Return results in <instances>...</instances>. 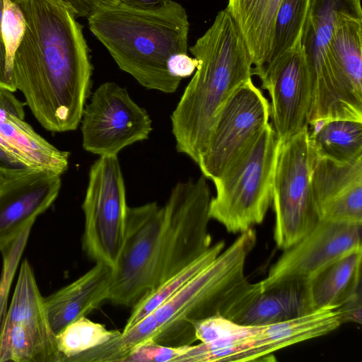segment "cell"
I'll return each mask as SVG.
<instances>
[{
	"mask_svg": "<svg viewBox=\"0 0 362 362\" xmlns=\"http://www.w3.org/2000/svg\"><path fill=\"white\" fill-rule=\"evenodd\" d=\"M32 226L25 228L13 243L1 252L3 267L0 277V334L7 313L11 286L26 245Z\"/></svg>",
	"mask_w": 362,
	"mask_h": 362,
	"instance_id": "cell-29",
	"label": "cell"
},
{
	"mask_svg": "<svg viewBox=\"0 0 362 362\" xmlns=\"http://www.w3.org/2000/svg\"><path fill=\"white\" fill-rule=\"evenodd\" d=\"M87 20L121 70L147 89L177 90L182 79L169 73L167 63L171 55L188 50L189 23L180 3L168 0L161 8L141 10L100 2Z\"/></svg>",
	"mask_w": 362,
	"mask_h": 362,
	"instance_id": "cell-5",
	"label": "cell"
},
{
	"mask_svg": "<svg viewBox=\"0 0 362 362\" xmlns=\"http://www.w3.org/2000/svg\"><path fill=\"white\" fill-rule=\"evenodd\" d=\"M168 0H124L123 4L141 10H153L164 6Z\"/></svg>",
	"mask_w": 362,
	"mask_h": 362,
	"instance_id": "cell-37",
	"label": "cell"
},
{
	"mask_svg": "<svg viewBox=\"0 0 362 362\" xmlns=\"http://www.w3.org/2000/svg\"><path fill=\"white\" fill-rule=\"evenodd\" d=\"M343 324L339 310H318L286 321L258 326L248 351L237 361H260L273 352L325 335Z\"/></svg>",
	"mask_w": 362,
	"mask_h": 362,
	"instance_id": "cell-19",
	"label": "cell"
},
{
	"mask_svg": "<svg viewBox=\"0 0 362 362\" xmlns=\"http://www.w3.org/2000/svg\"><path fill=\"white\" fill-rule=\"evenodd\" d=\"M309 144L318 156L349 163L362 156V121L332 119L311 126Z\"/></svg>",
	"mask_w": 362,
	"mask_h": 362,
	"instance_id": "cell-22",
	"label": "cell"
},
{
	"mask_svg": "<svg viewBox=\"0 0 362 362\" xmlns=\"http://www.w3.org/2000/svg\"><path fill=\"white\" fill-rule=\"evenodd\" d=\"M3 0H0V90L11 92L16 90L13 74L10 71L6 60V53L1 33Z\"/></svg>",
	"mask_w": 362,
	"mask_h": 362,
	"instance_id": "cell-34",
	"label": "cell"
},
{
	"mask_svg": "<svg viewBox=\"0 0 362 362\" xmlns=\"http://www.w3.org/2000/svg\"><path fill=\"white\" fill-rule=\"evenodd\" d=\"M270 103L252 79L240 86L221 108L198 164L212 181L252 142L269 123Z\"/></svg>",
	"mask_w": 362,
	"mask_h": 362,
	"instance_id": "cell-12",
	"label": "cell"
},
{
	"mask_svg": "<svg viewBox=\"0 0 362 362\" xmlns=\"http://www.w3.org/2000/svg\"><path fill=\"white\" fill-rule=\"evenodd\" d=\"M361 288L354 292L351 297L337 309L341 313L342 322H361L362 311Z\"/></svg>",
	"mask_w": 362,
	"mask_h": 362,
	"instance_id": "cell-33",
	"label": "cell"
},
{
	"mask_svg": "<svg viewBox=\"0 0 362 362\" xmlns=\"http://www.w3.org/2000/svg\"><path fill=\"white\" fill-rule=\"evenodd\" d=\"M313 153L310 180L320 219L362 223V156L338 163Z\"/></svg>",
	"mask_w": 362,
	"mask_h": 362,
	"instance_id": "cell-16",
	"label": "cell"
},
{
	"mask_svg": "<svg viewBox=\"0 0 362 362\" xmlns=\"http://www.w3.org/2000/svg\"><path fill=\"white\" fill-rule=\"evenodd\" d=\"M362 248L337 259L306 286L309 312L341 306L361 288Z\"/></svg>",
	"mask_w": 362,
	"mask_h": 362,
	"instance_id": "cell-20",
	"label": "cell"
},
{
	"mask_svg": "<svg viewBox=\"0 0 362 362\" xmlns=\"http://www.w3.org/2000/svg\"><path fill=\"white\" fill-rule=\"evenodd\" d=\"M362 223L320 219L295 244L284 250L259 281L262 291L306 287L322 270L348 252L362 248Z\"/></svg>",
	"mask_w": 362,
	"mask_h": 362,
	"instance_id": "cell-13",
	"label": "cell"
},
{
	"mask_svg": "<svg viewBox=\"0 0 362 362\" xmlns=\"http://www.w3.org/2000/svg\"><path fill=\"white\" fill-rule=\"evenodd\" d=\"M25 28V20L18 4L13 0H3L1 33L8 67L12 74L14 55Z\"/></svg>",
	"mask_w": 362,
	"mask_h": 362,
	"instance_id": "cell-30",
	"label": "cell"
},
{
	"mask_svg": "<svg viewBox=\"0 0 362 362\" xmlns=\"http://www.w3.org/2000/svg\"><path fill=\"white\" fill-rule=\"evenodd\" d=\"M112 279V268L96 262L78 279L44 298L49 322L54 334L108 300Z\"/></svg>",
	"mask_w": 362,
	"mask_h": 362,
	"instance_id": "cell-18",
	"label": "cell"
},
{
	"mask_svg": "<svg viewBox=\"0 0 362 362\" xmlns=\"http://www.w3.org/2000/svg\"><path fill=\"white\" fill-rule=\"evenodd\" d=\"M26 28L13 63L16 90L47 130L65 132L81 123L93 66L83 25L62 0H13Z\"/></svg>",
	"mask_w": 362,
	"mask_h": 362,
	"instance_id": "cell-1",
	"label": "cell"
},
{
	"mask_svg": "<svg viewBox=\"0 0 362 362\" xmlns=\"http://www.w3.org/2000/svg\"><path fill=\"white\" fill-rule=\"evenodd\" d=\"M330 52L351 90L362 101V15H344L337 20Z\"/></svg>",
	"mask_w": 362,
	"mask_h": 362,
	"instance_id": "cell-24",
	"label": "cell"
},
{
	"mask_svg": "<svg viewBox=\"0 0 362 362\" xmlns=\"http://www.w3.org/2000/svg\"><path fill=\"white\" fill-rule=\"evenodd\" d=\"M118 330H109L86 316L71 322L55 334L57 362H76L85 354L119 335Z\"/></svg>",
	"mask_w": 362,
	"mask_h": 362,
	"instance_id": "cell-26",
	"label": "cell"
},
{
	"mask_svg": "<svg viewBox=\"0 0 362 362\" xmlns=\"http://www.w3.org/2000/svg\"><path fill=\"white\" fill-rule=\"evenodd\" d=\"M211 191L206 178L177 182L160 206H127L123 245L112 268L108 300L132 308L148 292L204 254Z\"/></svg>",
	"mask_w": 362,
	"mask_h": 362,
	"instance_id": "cell-2",
	"label": "cell"
},
{
	"mask_svg": "<svg viewBox=\"0 0 362 362\" xmlns=\"http://www.w3.org/2000/svg\"><path fill=\"white\" fill-rule=\"evenodd\" d=\"M279 146L269 122L252 142L213 180L209 216L229 233H241L260 224L272 203Z\"/></svg>",
	"mask_w": 362,
	"mask_h": 362,
	"instance_id": "cell-7",
	"label": "cell"
},
{
	"mask_svg": "<svg viewBox=\"0 0 362 362\" xmlns=\"http://www.w3.org/2000/svg\"><path fill=\"white\" fill-rule=\"evenodd\" d=\"M189 51L199 65L170 119L176 150L197 163L221 108L252 79L253 62L239 27L226 8Z\"/></svg>",
	"mask_w": 362,
	"mask_h": 362,
	"instance_id": "cell-4",
	"label": "cell"
},
{
	"mask_svg": "<svg viewBox=\"0 0 362 362\" xmlns=\"http://www.w3.org/2000/svg\"><path fill=\"white\" fill-rule=\"evenodd\" d=\"M192 324L197 339L201 342L247 337L253 335L258 328V326L236 323L221 315L196 321Z\"/></svg>",
	"mask_w": 362,
	"mask_h": 362,
	"instance_id": "cell-28",
	"label": "cell"
},
{
	"mask_svg": "<svg viewBox=\"0 0 362 362\" xmlns=\"http://www.w3.org/2000/svg\"><path fill=\"white\" fill-rule=\"evenodd\" d=\"M127 206L117 156H99L90 168L82 204V247L95 263L115 267L124 243Z\"/></svg>",
	"mask_w": 362,
	"mask_h": 362,
	"instance_id": "cell-9",
	"label": "cell"
},
{
	"mask_svg": "<svg viewBox=\"0 0 362 362\" xmlns=\"http://www.w3.org/2000/svg\"><path fill=\"white\" fill-rule=\"evenodd\" d=\"M225 243L220 240L185 268L173 275L148 292L132 309L122 332H125L163 304L200 271L209 265L223 250Z\"/></svg>",
	"mask_w": 362,
	"mask_h": 362,
	"instance_id": "cell-25",
	"label": "cell"
},
{
	"mask_svg": "<svg viewBox=\"0 0 362 362\" xmlns=\"http://www.w3.org/2000/svg\"><path fill=\"white\" fill-rule=\"evenodd\" d=\"M189 346H166L148 339L134 346L121 362H175Z\"/></svg>",
	"mask_w": 362,
	"mask_h": 362,
	"instance_id": "cell-31",
	"label": "cell"
},
{
	"mask_svg": "<svg viewBox=\"0 0 362 362\" xmlns=\"http://www.w3.org/2000/svg\"><path fill=\"white\" fill-rule=\"evenodd\" d=\"M313 153L308 126L279 141L273 186L274 240L283 250L310 232L320 221L311 186Z\"/></svg>",
	"mask_w": 362,
	"mask_h": 362,
	"instance_id": "cell-8",
	"label": "cell"
},
{
	"mask_svg": "<svg viewBox=\"0 0 362 362\" xmlns=\"http://www.w3.org/2000/svg\"><path fill=\"white\" fill-rule=\"evenodd\" d=\"M61 186V175L32 168L11 175L0 185L1 252L33 226L36 218L55 201Z\"/></svg>",
	"mask_w": 362,
	"mask_h": 362,
	"instance_id": "cell-15",
	"label": "cell"
},
{
	"mask_svg": "<svg viewBox=\"0 0 362 362\" xmlns=\"http://www.w3.org/2000/svg\"><path fill=\"white\" fill-rule=\"evenodd\" d=\"M257 76L271 98L273 129L284 142L308 126L310 86L301 42Z\"/></svg>",
	"mask_w": 362,
	"mask_h": 362,
	"instance_id": "cell-14",
	"label": "cell"
},
{
	"mask_svg": "<svg viewBox=\"0 0 362 362\" xmlns=\"http://www.w3.org/2000/svg\"><path fill=\"white\" fill-rule=\"evenodd\" d=\"M306 287L260 291L235 321L247 326H263L308 313Z\"/></svg>",
	"mask_w": 362,
	"mask_h": 362,
	"instance_id": "cell-23",
	"label": "cell"
},
{
	"mask_svg": "<svg viewBox=\"0 0 362 362\" xmlns=\"http://www.w3.org/2000/svg\"><path fill=\"white\" fill-rule=\"evenodd\" d=\"M362 15L361 0H310L301 37V49L310 86L308 124L348 119L362 121V101L351 90L330 52L337 20Z\"/></svg>",
	"mask_w": 362,
	"mask_h": 362,
	"instance_id": "cell-6",
	"label": "cell"
},
{
	"mask_svg": "<svg viewBox=\"0 0 362 362\" xmlns=\"http://www.w3.org/2000/svg\"><path fill=\"white\" fill-rule=\"evenodd\" d=\"M251 228L239 236L204 269L168 300L134 327L89 351L92 362H121L136 345L146 340L166 346L196 341L192 322L216 315L228 317L250 282L246 259L255 246Z\"/></svg>",
	"mask_w": 362,
	"mask_h": 362,
	"instance_id": "cell-3",
	"label": "cell"
},
{
	"mask_svg": "<svg viewBox=\"0 0 362 362\" xmlns=\"http://www.w3.org/2000/svg\"><path fill=\"white\" fill-rule=\"evenodd\" d=\"M76 16L87 18L97 6L98 0H62Z\"/></svg>",
	"mask_w": 362,
	"mask_h": 362,
	"instance_id": "cell-36",
	"label": "cell"
},
{
	"mask_svg": "<svg viewBox=\"0 0 362 362\" xmlns=\"http://www.w3.org/2000/svg\"><path fill=\"white\" fill-rule=\"evenodd\" d=\"M199 61L189 57L187 53H176L171 55L168 61L169 73L174 77L182 79L190 76L197 69Z\"/></svg>",
	"mask_w": 362,
	"mask_h": 362,
	"instance_id": "cell-32",
	"label": "cell"
},
{
	"mask_svg": "<svg viewBox=\"0 0 362 362\" xmlns=\"http://www.w3.org/2000/svg\"><path fill=\"white\" fill-rule=\"evenodd\" d=\"M81 124L83 148L99 156H117L125 147L148 139L153 129L147 111L114 82L95 89Z\"/></svg>",
	"mask_w": 362,
	"mask_h": 362,
	"instance_id": "cell-10",
	"label": "cell"
},
{
	"mask_svg": "<svg viewBox=\"0 0 362 362\" xmlns=\"http://www.w3.org/2000/svg\"><path fill=\"white\" fill-rule=\"evenodd\" d=\"M26 168L0 147V185L11 175Z\"/></svg>",
	"mask_w": 362,
	"mask_h": 362,
	"instance_id": "cell-35",
	"label": "cell"
},
{
	"mask_svg": "<svg viewBox=\"0 0 362 362\" xmlns=\"http://www.w3.org/2000/svg\"><path fill=\"white\" fill-rule=\"evenodd\" d=\"M310 1H281L275 18L269 56L262 70L301 42Z\"/></svg>",
	"mask_w": 362,
	"mask_h": 362,
	"instance_id": "cell-27",
	"label": "cell"
},
{
	"mask_svg": "<svg viewBox=\"0 0 362 362\" xmlns=\"http://www.w3.org/2000/svg\"><path fill=\"white\" fill-rule=\"evenodd\" d=\"M57 362L55 334L33 268L22 262L0 334V362Z\"/></svg>",
	"mask_w": 362,
	"mask_h": 362,
	"instance_id": "cell-11",
	"label": "cell"
},
{
	"mask_svg": "<svg viewBox=\"0 0 362 362\" xmlns=\"http://www.w3.org/2000/svg\"><path fill=\"white\" fill-rule=\"evenodd\" d=\"M100 3H124V0H98Z\"/></svg>",
	"mask_w": 362,
	"mask_h": 362,
	"instance_id": "cell-38",
	"label": "cell"
},
{
	"mask_svg": "<svg viewBox=\"0 0 362 362\" xmlns=\"http://www.w3.org/2000/svg\"><path fill=\"white\" fill-rule=\"evenodd\" d=\"M282 0H228L226 9L239 27L253 62V75L264 66L275 18Z\"/></svg>",
	"mask_w": 362,
	"mask_h": 362,
	"instance_id": "cell-21",
	"label": "cell"
},
{
	"mask_svg": "<svg viewBox=\"0 0 362 362\" xmlns=\"http://www.w3.org/2000/svg\"><path fill=\"white\" fill-rule=\"evenodd\" d=\"M23 107L13 92L0 90V147L28 168L62 175L68 168L69 152L36 133L24 120Z\"/></svg>",
	"mask_w": 362,
	"mask_h": 362,
	"instance_id": "cell-17",
	"label": "cell"
}]
</instances>
